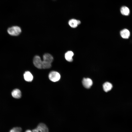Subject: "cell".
<instances>
[{
    "instance_id": "obj_2",
    "label": "cell",
    "mask_w": 132,
    "mask_h": 132,
    "mask_svg": "<svg viewBox=\"0 0 132 132\" xmlns=\"http://www.w3.org/2000/svg\"><path fill=\"white\" fill-rule=\"evenodd\" d=\"M32 132H49L48 129L46 125L43 123L39 124L36 128L32 130Z\"/></svg>"
},
{
    "instance_id": "obj_6",
    "label": "cell",
    "mask_w": 132,
    "mask_h": 132,
    "mask_svg": "<svg viewBox=\"0 0 132 132\" xmlns=\"http://www.w3.org/2000/svg\"><path fill=\"white\" fill-rule=\"evenodd\" d=\"M81 23L80 21L72 19L70 20L68 22V24L72 28H75Z\"/></svg>"
},
{
    "instance_id": "obj_9",
    "label": "cell",
    "mask_w": 132,
    "mask_h": 132,
    "mask_svg": "<svg viewBox=\"0 0 132 132\" xmlns=\"http://www.w3.org/2000/svg\"><path fill=\"white\" fill-rule=\"evenodd\" d=\"M12 96L15 98L19 99L21 96V91L18 89L13 90L11 92Z\"/></svg>"
},
{
    "instance_id": "obj_10",
    "label": "cell",
    "mask_w": 132,
    "mask_h": 132,
    "mask_svg": "<svg viewBox=\"0 0 132 132\" xmlns=\"http://www.w3.org/2000/svg\"><path fill=\"white\" fill-rule=\"evenodd\" d=\"M43 61L51 63L53 60V57L48 53L45 54L43 56Z\"/></svg>"
},
{
    "instance_id": "obj_15",
    "label": "cell",
    "mask_w": 132,
    "mask_h": 132,
    "mask_svg": "<svg viewBox=\"0 0 132 132\" xmlns=\"http://www.w3.org/2000/svg\"><path fill=\"white\" fill-rule=\"evenodd\" d=\"M22 129L20 127H15L11 129L10 132H22Z\"/></svg>"
},
{
    "instance_id": "obj_7",
    "label": "cell",
    "mask_w": 132,
    "mask_h": 132,
    "mask_svg": "<svg viewBox=\"0 0 132 132\" xmlns=\"http://www.w3.org/2000/svg\"><path fill=\"white\" fill-rule=\"evenodd\" d=\"M120 34L122 38L127 39L130 36V33L128 30L126 29H124L120 31Z\"/></svg>"
},
{
    "instance_id": "obj_13",
    "label": "cell",
    "mask_w": 132,
    "mask_h": 132,
    "mask_svg": "<svg viewBox=\"0 0 132 132\" xmlns=\"http://www.w3.org/2000/svg\"><path fill=\"white\" fill-rule=\"evenodd\" d=\"M103 87L104 91L107 92L111 89L112 87V85L110 83L106 82L103 84Z\"/></svg>"
},
{
    "instance_id": "obj_3",
    "label": "cell",
    "mask_w": 132,
    "mask_h": 132,
    "mask_svg": "<svg viewBox=\"0 0 132 132\" xmlns=\"http://www.w3.org/2000/svg\"><path fill=\"white\" fill-rule=\"evenodd\" d=\"M48 77L51 81L53 82H56L60 79V75L58 72L55 71H52L49 73Z\"/></svg>"
},
{
    "instance_id": "obj_1",
    "label": "cell",
    "mask_w": 132,
    "mask_h": 132,
    "mask_svg": "<svg viewBox=\"0 0 132 132\" xmlns=\"http://www.w3.org/2000/svg\"><path fill=\"white\" fill-rule=\"evenodd\" d=\"M8 33L10 35L16 36L19 35L21 32L20 27L17 26H14L9 28L7 30Z\"/></svg>"
},
{
    "instance_id": "obj_12",
    "label": "cell",
    "mask_w": 132,
    "mask_h": 132,
    "mask_svg": "<svg viewBox=\"0 0 132 132\" xmlns=\"http://www.w3.org/2000/svg\"><path fill=\"white\" fill-rule=\"evenodd\" d=\"M120 12L122 15L124 16H128L130 13L129 9L126 6L122 7L120 9Z\"/></svg>"
},
{
    "instance_id": "obj_16",
    "label": "cell",
    "mask_w": 132,
    "mask_h": 132,
    "mask_svg": "<svg viewBox=\"0 0 132 132\" xmlns=\"http://www.w3.org/2000/svg\"><path fill=\"white\" fill-rule=\"evenodd\" d=\"M25 132H32V131H31L30 130H27Z\"/></svg>"
},
{
    "instance_id": "obj_11",
    "label": "cell",
    "mask_w": 132,
    "mask_h": 132,
    "mask_svg": "<svg viewBox=\"0 0 132 132\" xmlns=\"http://www.w3.org/2000/svg\"><path fill=\"white\" fill-rule=\"evenodd\" d=\"M74 53L72 51H69L65 54V57L67 61L69 62H71L73 60L72 57Z\"/></svg>"
},
{
    "instance_id": "obj_4",
    "label": "cell",
    "mask_w": 132,
    "mask_h": 132,
    "mask_svg": "<svg viewBox=\"0 0 132 132\" xmlns=\"http://www.w3.org/2000/svg\"><path fill=\"white\" fill-rule=\"evenodd\" d=\"M42 62L40 56H36L34 58L33 63L34 66L38 69H42Z\"/></svg>"
},
{
    "instance_id": "obj_8",
    "label": "cell",
    "mask_w": 132,
    "mask_h": 132,
    "mask_svg": "<svg viewBox=\"0 0 132 132\" xmlns=\"http://www.w3.org/2000/svg\"><path fill=\"white\" fill-rule=\"evenodd\" d=\"M23 76L25 80L27 81L30 82L33 80V76L29 71H26L24 74Z\"/></svg>"
},
{
    "instance_id": "obj_5",
    "label": "cell",
    "mask_w": 132,
    "mask_h": 132,
    "mask_svg": "<svg viewBox=\"0 0 132 132\" xmlns=\"http://www.w3.org/2000/svg\"><path fill=\"white\" fill-rule=\"evenodd\" d=\"M83 86L86 88H89L92 86L93 82L91 79L89 78H84L82 81Z\"/></svg>"
},
{
    "instance_id": "obj_14",
    "label": "cell",
    "mask_w": 132,
    "mask_h": 132,
    "mask_svg": "<svg viewBox=\"0 0 132 132\" xmlns=\"http://www.w3.org/2000/svg\"><path fill=\"white\" fill-rule=\"evenodd\" d=\"M51 66V63L44 61H43L42 69H48L50 68Z\"/></svg>"
}]
</instances>
